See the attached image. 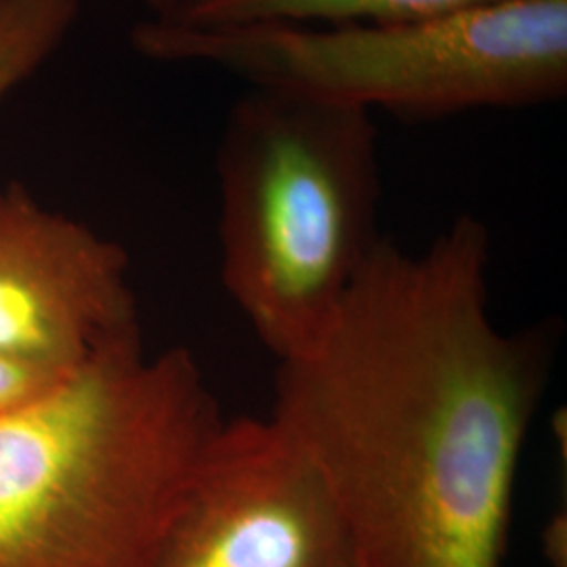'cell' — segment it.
<instances>
[{
	"label": "cell",
	"mask_w": 567,
	"mask_h": 567,
	"mask_svg": "<svg viewBox=\"0 0 567 567\" xmlns=\"http://www.w3.org/2000/svg\"><path fill=\"white\" fill-rule=\"evenodd\" d=\"M217 187L225 290L278 362L297 358L383 240L374 116L248 86L225 116Z\"/></svg>",
	"instance_id": "3957f363"
},
{
	"label": "cell",
	"mask_w": 567,
	"mask_h": 567,
	"mask_svg": "<svg viewBox=\"0 0 567 567\" xmlns=\"http://www.w3.org/2000/svg\"><path fill=\"white\" fill-rule=\"evenodd\" d=\"M177 0H143V4L147 7V11H150V16H158V13H163L166 11L168 7H173Z\"/></svg>",
	"instance_id": "30bf717a"
},
{
	"label": "cell",
	"mask_w": 567,
	"mask_h": 567,
	"mask_svg": "<svg viewBox=\"0 0 567 567\" xmlns=\"http://www.w3.org/2000/svg\"><path fill=\"white\" fill-rule=\"evenodd\" d=\"M152 61L217 68L248 86L437 121L567 95V0H498L386 23H252L183 30L154 18L131 32Z\"/></svg>",
	"instance_id": "277c9868"
},
{
	"label": "cell",
	"mask_w": 567,
	"mask_h": 567,
	"mask_svg": "<svg viewBox=\"0 0 567 567\" xmlns=\"http://www.w3.org/2000/svg\"><path fill=\"white\" fill-rule=\"evenodd\" d=\"M196 358L143 349L0 416V567H156L224 425Z\"/></svg>",
	"instance_id": "7a4b0ae2"
},
{
	"label": "cell",
	"mask_w": 567,
	"mask_h": 567,
	"mask_svg": "<svg viewBox=\"0 0 567 567\" xmlns=\"http://www.w3.org/2000/svg\"><path fill=\"white\" fill-rule=\"evenodd\" d=\"M498 0H177L158 16L183 30H213L252 23L344 25L421 20L484 7Z\"/></svg>",
	"instance_id": "52a82bcc"
},
{
	"label": "cell",
	"mask_w": 567,
	"mask_h": 567,
	"mask_svg": "<svg viewBox=\"0 0 567 567\" xmlns=\"http://www.w3.org/2000/svg\"><path fill=\"white\" fill-rule=\"evenodd\" d=\"M32 365L0 353V416L37 400L47 389L60 383Z\"/></svg>",
	"instance_id": "9c48e42d"
},
{
	"label": "cell",
	"mask_w": 567,
	"mask_h": 567,
	"mask_svg": "<svg viewBox=\"0 0 567 567\" xmlns=\"http://www.w3.org/2000/svg\"><path fill=\"white\" fill-rule=\"evenodd\" d=\"M156 567H353L322 473L269 419H225Z\"/></svg>",
	"instance_id": "5b68a950"
},
{
	"label": "cell",
	"mask_w": 567,
	"mask_h": 567,
	"mask_svg": "<svg viewBox=\"0 0 567 567\" xmlns=\"http://www.w3.org/2000/svg\"><path fill=\"white\" fill-rule=\"evenodd\" d=\"M492 238L458 215L383 238L318 343L278 362L271 419L322 473L353 567H503L557 322L492 320Z\"/></svg>",
	"instance_id": "6da1fadb"
},
{
	"label": "cell",
	"mask_w": 567,
	"mask_h": 567,
	"mask_svg": "<svg viewBox=\"0 0 567 567\" xmlns=\"http://www.w3.org/2000/svg\"><path fill=\"white\" fill-rule=\"evenodd\" d=\"M81 0H0V103L68 41Z\"/></svg>",
	"instance_id": "ba28073f"
},
{
	"label": "cell",
	"mask_w": 567,
	"mask_h": 567,
	"mask_svg": "<svg viewBox=\"0 0 567 567\" xmlns=\"http://www.w3.org/2000/svg\"><path fill=\"white\" fill-rule=\"evenodd\" d=\"M143 349L121 244L0 185V353L55 379Z\"/></svg>",
	"instance_id": "8992f818"
}]
</instances>
